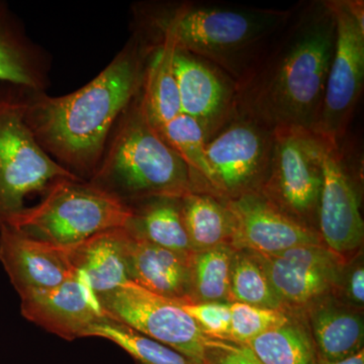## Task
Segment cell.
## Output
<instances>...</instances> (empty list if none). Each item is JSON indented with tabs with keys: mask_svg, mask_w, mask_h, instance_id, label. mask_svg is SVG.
I'll use <instances>...</instances> for the list:
<instances>
[{
	"mask_svg": "<svg viewBox=\"0 0 364 364\" xmlns=\"http://www.w3.org/2000/svg\"><path fill=\"white\" fill-rule=\"evenodd\" d=\"M336 32L330 0H315L294 9L272 45L236 81V114L272 131L315 133Z\"/></svg>",
	"mask_w": 364,
	"mask_h": 364,
	"instance_id": "6da1fadb",
	"label": "cell"
},
{
	"mask_svg": "<svg viewBox=\"0 0 364 364\" xmlns=\"http://www.w3.org/2000/svg\"><path fill=\"white\" fill-rule=\"evenodd\" d=\"M151 51L134 32L111 63L78 90L51 97L26 90V124L60 166L90 181L117 119L142 90Z\"/></svg>",
	"mask_w": 364,
	"mask_h": 364,
	"instance_id": "7a4b0ae2",
	"label": "cell"
},
{
	"mask_svg": "<svg viewBox=\"0 0 364 364\" xmlns=\"http://www.w3.org/2000/svg\"><path fill=\"white\" fill-rule=\"evenodd\" d=\"M293 11L191 1L143 4L135 13L134 32L151 48L168 39L176 49L214 64L237 81Z\"/></svg>",
	"mask_w": 364,
	"mask_h": 364,
	"instance_id": "3957f363",
	"label": "cell"
},
{
	"mask_svg": "<svg viewBox=\"0 0 364 364\" xmlns=\"http://www.w3.org/2000/svg\"><path fill=\"white\" fill-rule=\"evenodd\" d=\"M88 182L128 205L157 196L202 193L188 165L153 124L142 90L117 119Z\"/></svg>",
	"mask_w": 364,
	"mask_h": 364,
	"instance_id": "277c9868",
	"label": "cell"
},
{
	"mask_svg": "<svg viewBox=\"0 0 364 364\" xmlns=\"http://www.w3.org/2000/svg\"><path fill=\"white\" fill-rule=\"evenodd\" d=\"M131 208L79 178L60 179L42 200L6 226L41 242L68 249L100 232L126 227Z\"/></svg>",
	"mask_w": 364,
	"mask_h": 364,
	"instance_id": "5b68a950",
	"label": "cell"
},
{
	"mask_svg": "<svg viewBox=\"0 0 364 364\" xmlns=\"http://www.w3.org/2000/svg\"><path fill=\"white\" fill-rule=\"evenodd\" d=\"M26 88L0 82V228L26 207V200L52 184L78 178L53 160L26 124ZM80 179V178H79Z\"/></svg>",
	"mask_w": 364,
	"mask_h": 364,
	"instance_id": "8992f818",
	"label": "cell"
},
{
	"mask_svg": "<svg viewBox=\"0 0 364 364\" xmlns=\"http://www.w3.org/2000/svg\"><path fill=\"white\" fill-rule=\"evenodd\" d=\"M336 18V43L315 135L340 145L364 86L363 1L330 0Z\"/></svg>",
	"mask_w": 364,
	"mask_h": 364,
	"instance_id": "52a82bcc",
	"label": "cell"
},
{
	"mask_svg": "<svg viewBox=\"0 0 364 364\" xmlns=\"http://www.w3.org/2000/svg\"><path fill=\"white\" fill-rule=\"evenodd\" d=\"M322 184L320 138L306 131H273L272 161L260 193L289 217L318 231Z\"/></svg>",
	"mask_w": 364,
	"mask_h": 364,
	"instance_id": "ba28073f",
	"label": "cell"
},
{
	"mask_svg": "<svg viewBox=\"0 0 364 364\" xmlns=\"http://www.w3.org/2000/svg\"><path fill=\"white\" fill-rule=\"evenodd\" d=\"M107 318L166 345L195 364L203 363L212 341L178 301L163 298L129 282L98 296Z\"/></svg>",
	"mask_w": 364,
	"mask_h": 364,
	"instance_id": "9c48e42d",
	"label": "cell"
},
{
	"mask_svg": "<svg viewBox=\"0 0 364 364\" xmlns=\"http://www.w3.org/2000/svg\"><path fill=\"white\" fill-rule=\"evenodd\" d=\"M273 131L241 114L205 144V155L215 189L230 200L260 191L272 161Z\"/></svg>",
	"mask_w": 364,
	"mask_h": 364,
	"instance_id": "30bf717a",
	"label": "cell"
},
{
	"mask_svg": "<svg viewBox=\"0 0 364 364\" xmlns=\"http://www.w3.org/2000/svg\"><path fill=\"white\" fill-rule=\"evenodd\" d=\"M320 150L323 184L318 232L326 247L349 262L360 254L363 245L360 196L345 161L341 144L334 145L320 138Z\"/></svg>",
	"mask_w": 364,
	"mask_h": 364,
	"instance_id": "8fae6325",
	"label": "cell"
},
{
	"mask_svg": "<svg viewBox=\"0 0 364 364\" xmlns=\"http://www.w3.org/2000/svg\"><path fill=\"white\" fill-rule=\"evenodd\" d=\"M253 254L287 312H303L318 299L336 296L348 263L324 245L301 246L273 255Z\"/></svg>",
	"mask_w": 364,
	"mask_h": 364,
	"instance_id": "7c38bea8",
	"label": "cell"
},
{
	"mask_svg": "<svg viewBox=\"0 0 364 364\" xmlns=\"http://www.w3.org/2000/svg\"><path fill=\"white\" fill-rule=\"evenodd\" d=\"M225 200L234 215L231 245L236 250L273 255L301 246L324 245L317 230L289 217L260 191Z\"/></svg>",
	"mask_w": 364,
	"mask_h": 364,
	"instance_id": "4fadbf2b",
	"label": "cell"
},
{
	"mask_svg": "<svg viewBox=\"0 0 364 364\" xmlns=\"http://www.w3.org/2000/svg\"><path fill=\"white\" fill-rule=\"evenodd\" d=\"M173 70L181 112L200 124L208 142L236 114V81L214 64L178 49Z\"/></svg>",
	"mask_w": 364,
	"mask_h": 364,
	"instance_id": "5bb4252c",
	"label": "cell"
},
{
	"mask_svg": "<svg viewBox=\"0 0 364 364\" xmlns=\"http://www.w3.org/2000/svg\"><path fill=\"white\" fill-rule=\"evenodd\" d=\"M21 315L61 338H85V332L107 318L97 294L82 273L76 272L63 284L21 299Z\"/></svg>",
	"mask_w": 364,
	"mask_h": 364,
	"instance_id": "9a60e30c",
	"label": "cell"
},
{
	"mask_svg": "<svg viewBox=\"0 0 364 364\" xmlns=\"http://www.w3.org/2000/svg\"><path fill=\"white\" fill-rule=\"evenodd\" d=\"M0 262L21 299L60 286L75 272L66 249L0 228Z\"/></svg>",
	"mask_w": 364,
	"mask_h": 364,
	"instance_id": "2e32d148",
	"label": "cell"
},
{
	"mask_svg": "<svg viewBox=\"0 0 364 364\" xmlns=\"http://www.w3.org/2000/svg\"><path fill=\"white\" fill-rule=\"evenodd\" d=\"M51 70L49 53L31 39L23 21L0 0V82L46 91Z\"/></svg>",
	"mask_w": 364,
	"mask_h": 364,
	"instance_id": "e0dca14e",
	"label": "cell"
},
{
	"mask_svg": "<svg viewBox=\"0 0 364 364\" xmlns=\"http://www.w3.org/2000/svg\"><path fill=\"white\" fill-rule=\"evenodd\" d=\"M126 254L130 282L163 298L178 303L188 301L189 255L160 247L129 232Z\"/></svg>",
	"mask_w": 364,
	"mask_h": 364,
	"instance_id": "ac0fdd59",
	"label": "cell"
},
{
	"mask_svg": "<svg viewBox=\"0 0 364 364\" xmlns=\"http://www.w3.org/2000/svg\"><path fill=\"white\" fill-rule=\"evenodd\" d=\"M301 313L318 359L341 360L364 349L363 311L331 294L318 299Z\"/></svg>",
	"mask_w": 364,
	"mask_h": 364,
	"instance_id": "d6986e66",
	"label": "cell"
},
{
	"mask_svg": "<svg viewBox=\"0 0 364 364\" xmlns=\"http://www.w3.org/2000/svg\"><path fill=\"white\" fill-rule=\"evenodd\" d=\"M127 230L117 228L66 249L72 267L85 275L97 296L130 282L127 269Z\"/></svg>",
	"mask_w": 364,
	"mask_h": 364,
	"instance_id": "ffe728a7",
	"label": "cell"
},
{
	"mask_svg": "<svg viewBox=\"0 0 364 364\" xmlns=\"http://www.w3.org/2000/svg\"><path fill=\"white\" fill-rule=\"evenodd\" d=\"M181 198L157 196L132 203L124 229L136 238L183 255L193 252L181 217Z\"/></svg>",
	"mask_w": 364,
	"mask_h": 364,
	"instance_id": "44dd1931",
	"label": "cell"
},
{
	"mask_svg": "<svg viewBox=\"0 0 364 364\" xmlns=\"http://www.w3.org/2000/svg\"><path fill=\"white\" fill-rule=\"evenodd\" d=\"M181 217L193 252L231 245L235 219L226 200L208 193H191L181 200Z\"/></svg>",
	"mask_w": 364,
	"mask_h": 364,
	"instance_id": "7402d4cb",
	"label": "cell"
},
{
	"mask_svg": "<svg viewBox=\"0 0 364 364\" xmlns=\"http://www.w3.org/2000/svg\"><path fill=\"white\" fill-rule=\"evenodd\" d=\"M176 46L168 39L155 43L148 58L142 86L146 109L156 128L181 114L178 88L173 70Z\"/></svg>",
	"mask_w": 364,
	"mask_h": 364,
	"instance_id": "603a6c76",
	"label": "cell"
},
{
	"mask_svg": "<svg viewBox=\"0 0 364 364\" xmlns=\"http://www.w3.org/2000/svg\"><path fill=\"white\" fill-rule=\"evenodd\" d=\"M247 346L264 364H318L312 335L301 312H289L286 322L263 333Z\"/></svg>",
	"mask_w": 364,
	"mask_h": 364,
	"instance_id": "cb8c5ba5",
	"label": "cell"
},
{
	"mask_svg": "<svg viewBox=\"0 0 364 364\" xmlns=\"http://www.w3.org/2000/svg\"><path fill=\"white\" fill-rule=\"evenodd\" d=\"M236 249L223 244L189 255L188 301L186 303H231L230 282Z\"/></svg>",
	"mask_w": 364,
	"mask_h": 364,
	"instance_id": "d4e9b609",
	"label": "cell"
},
{
	"mask_svg": "<svg viewBox=\"0 0 364 364\" xmlns=\"http://www.w3.org/2000/svg\"><path fill=\"white\" fill-rule=\"evenodd\" d=\"M157 129L170 147L188 165L200 191L219 196L205 155L207 138L200 124L181 112Z\"/></svg>",
	"mask_w": 364,
	"mask_h": 364,
	"instance_id": "484cf974",
	"label": "cell"
},
{
	"mask_svg": "<svg viewBox=\"0 0 364 364\" xmlns=\"http://www.w3.org/2000/svg\"><path fill=\"white\" fill-rule=\"evenodd\" d=\"M85 337L109 340L126 351L136 364H195L166 345L107 317L91 326Z\"/></svg>",
	"mask_w": 364,
	"mask_h": 364,
	"instance_id": "4316f807",
	"label": "cell"
},
{
	"mask_svg": "<svg viewBox=\"0 0 364 364\" xmlns=\"http://www.w3.org/2000/svg\"><path fill=\"white\" fill-rule=\"evenodd\" d=\"M231 301L287 312L252 252L236 250L232 262Z\"/></svg>",
	"mask_w": 364,
	"mask_h": 364,
	"instance_id": "83f0119b",
	"label": "cell"
},
{
	"mask_svg": "<svg viewBox=\"0 0 364 364\" xmlns=\"http://www.w3.org/2000/svg\"><path fill=\"white\" fill-rule=\"evenodd\" d=\"M230 341L247 345L261 334L286 322L289 312L231 301Z\"/></svg>",
	"mask_w": 364,
	"mask_h": 364,
	"instance_id": "f1b7e54d",
	"label": "cell"
},
{
	"mask_svg": "<svg viewBox=\"0 0 364 364\" xmlns=\"http://www.w3.org/2000/svg\"><path fill=\"white\" fill-rule=\"evenodd\" d=\"M181 308L198 323L203 332L212 339L230 341L231 310L227 301L179 303Z\"/></svg>",
	"mask_w": 364,
	"mask_h": 364,
	"instance_id": "f546056e",
	"label": "cell"
},
{
	"mask_svg": "<svg viewBox=\"0 0 364 364\" xmlns=\"http://www.w3.org/2000/svg\"><path fill=\"white\" fill-rule=\"evenodd\" d=\"M203 364H264L247 345L213 339L205 348Z\"/></svg>",
	"mask_w": 364,
	"mask_h": 364,
	"instance_id": "4dcf8cb0",
	"label": "cell"
},
{
	"mask_svg": "<svg viewBox=\"0 0 364 364\" xmlns=\"http://www.w3.org/2000/svg\"><path fill=\"white\" fill-rule=\"evenodd\" d=\"M353 308L363 311L364 304V267L360 254L347 263L336 294Z\"/></svg>",
	"mask_w": 364,
	"mask_h": 364,
	"instance_id": "1f68e13d",
	"label": "cell"
},
{
	"mask_svg": "<svg viewBox=\"0 0 364 364\" xmlns=\"http://www.w3.org/2000/svg\"><path fill=\"white\" fill-rule=\"evenodd\" d=\"M318 364H364V349L354 354V355L341 359V360L327 361L318 359Z\"/></svg>",
	"mask_w": 364,
	"mask_h": 364,
	"instance_id": "d6a6232c",
	"label": "cell"
}]
</instances>
